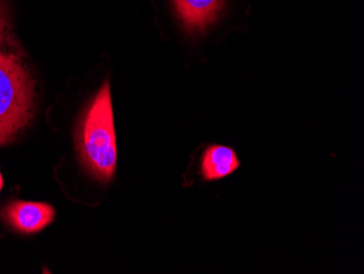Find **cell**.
<instances>
[{
  "instance_id": "1",
  "label": "cell",
  "mask_w": 364,
  "mask_h": 274,
  "mask_svg": "<svg viewBox=\"0 0 364 274\" xmlns=\"http://www.w3.org/2000/svg\"><path fill=\"white\" fill-rule=\"evenodd\" d=\"M75 147L82 164L94 177L101 181L112 179L117 167V140L108 81L82 114L75 132Z\"/></svg>"
},
{
  "instance_id": "2",
  "label": "cell",
  "mask_w": 364,
  "mask_h": 274,
  "mask_svg": "<svg viewBox=\"0 0 364 274\" xmlns=\"http://www.w3.org/2000/svg\"><path fill=\"white\" fill-rule=\"evenodd\" d=\"M36 80L20 55L0 48V147L19 138L36 112Z\"/></svg>"
},
{
  "instance_id": "3",
  "label": "cell",
  "mask_w": 364,
  "mask_h": 274,
  "mask_svg": "<svg viewBox=\"0 0 364 274\" xmlns=\"http://www.w3.org/2000/svg\"><path fill=\"white\" fill-rule=\"evenodd\" d=\"M3 218L18 232L34 234L54 221L55 209L43 202L14 201L4 209Z\"/></svg>"
},
{
  "instance_id": "4",
  "label": "cell",
  "mask_w": 364,
  "mask_h": 274,
  "mask_svg": "<svg viewBox=\"0 0 364 274\" xmlns=\"http://www.w3.org/2000/svg\"><path fill=\"white\" fill-rule=\"evenodd\" d=\"M226 0H173L178 17L190 34L202 33L218 20Z\"/></svg>"
},
{
  "instance_id": "5",
  "label": "cell",
  "mask_w": 364,
  "mask_h": 274,
  "mask_svg": "<svg viewBox=\"0 0 364 274\" xmlns=\"http://www.w3.org/2000/svg\"><path fill=\"white\" fill-rule=\"evenodd\" d=\"M239 167L238 155L230 147L213 144L202 155L201 174L206 181L225 179L234 174Z\"/></svg>"
},
{
  "instance_id": "6",
  "label": "cell",
  "mask_w": 364,
  "mask_h": 274,
  "mask_svg": "<svg viewBox=\"0 0 364 274\" xmlns=\"http://www.w3.org/2000/svg\"><path fill=\"white\" fill-rule=\"evenodd\" d=\"M12 41L11 16L7 0H0V48Z\"/></svg>"
},
{
  "instance_id": "7",
  "label": "cell",
  "mask_w": 364,
  "mask_h": 274,
  "mask_svg": "<svg viewBox=\"0 0 364 274\" xmlns=\"http://www.w3.org/2000/svg\"><path fill=\"white\" fill-rule=\"evenodd\" d=\"M3 186H4L3 176H1V173H0V190H1V188H3Z\"/></svg>"
}]
</instances>
